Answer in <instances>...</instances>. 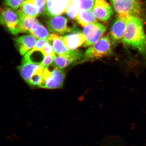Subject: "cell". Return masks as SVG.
<instances>
[{
    "label": "cell",
    "instance_id": "9c48e42d",
    "mask_svg": "<svg viewBox=\"0 0 146 146\" xmlns=\"http://www.w3.org/2000/svg\"><path fill=\"white\" fill-rule=\"evenodd\" d=\"M84 54L82 51H72L68 54L64 56L56 55L52 64L55 66L60 69L66 68L74 62L78 63L83 58Z\"/></svg>",
    "mask_w": 146,
    "mask_h": 146
},
{
    "label": "cell",
    "instance_id": "277c9868",
    "mask_svg": "<svg viewBox=\"0 0 146 146\" xmlns=\"http://www.w3.org/2000/svg\"><path fill=\"white\" fill-rule=\"evenodd\" d=\"M0 21L1 24L14 35L19 34L18 27L20 21L19 12L13 9L5 7L1 9Z\"/></svg>",
    "mask_w": 146,
    "mask_h": 146
},
{
    "label": "cell",
    "instance_id": "9a60e30c",
    "mask_svg": "<svg viewBox=\"0 0 146 146\" xmlns=\"http://www.w3.org/2000/svg\"><path fill=\"white\" fill-rule=\"evenodd\" d=\"M18 11L24 15L35 18L39 15L35 0H25Z\"/></svg>",
    "mask_w": 146,
    "mask_h": 146
},
{
    "label": "cell",
    "instance_id": "603a6c76",
    "mask_svg": "<svg viewBox=\"0 0 146 146\" xmlns=\"http://www.w3.org/2000/svg\"><path fill=\"white\" fill-rule=\"evenodd\" d=\"M55 56L51 55H46L44 57L42 62L41 63V65L43 68L45 69L47 67L51 65V63L53 62Z\"/></svg>",
    "mask_w": 146,
    "mask_h": 146
},
{
    "label": "cell",
    "instance_id": "5b68a950",
    "mask_svg": "<svg viewBox=\"0 0 146 146\" xmlns=\"http://www.w3.org/2000/svg\"><path fill=\"white\" fill-rule=\"evenodd\" d=\"M106 27L103 24L97 22L89 24L84 27L83 33L86 38L84 46H90L102 37L105 31Z\"/></svg>",
    "mask_w": 146,
    "mask_h": 146
},
{
    "label": "cell",
    "instance_id": "7c38bea8",
    "mask_svg": "<svg viewBox=\"0 0 146 146\" xmlns=\"http://www.w3.org/2000/svg\"><path fill=\"white\" fill-rule=\"evenodd\" d=\"M14 41L22 55L32 50L37 42V38L32 35L19 36L14 39Z\"/></svg>",
    "mask_w": 146,
    "mask_h": 146
},
{
    "label": "cell",
    "instance_id": "5bb4252c",
    "mask_svg": "<svg viewBox=\"0 0 146 146\" xmlns=\"http://www.w3.org/2000/svg\"><path fill=\"white\" fill-rule=\"evenodd\" d=\"M43 68L41 64L27 63L17 67V69L23 79L28 83L35 74Z\"/></svg>",
    "mask_w": 146,
    "mask_h": 146
},
{
    "label": "cell",
    "instance_id": "30bf717a",
    "mask_svg": "<svg viewBox=\"0 0 146 146\" xmlns=\"http://www.w3.org/2000/svg\"><path fill=\"white\" fill-rule=\"evenodd\" d=\"M93 11L97 19L103 21H107L113 14L112 9L106 0H96Z\"/></svg>",
    "mask_w": 146,
    "mask_h": 146
},
{
    "label": "cell",
    "instance_id": "d6986e66",
    "mask_svg": "<svg viewBox=\"0 0 146 146\" xmlns=\"http://www.w3.org/2000/svg\"><path fill=\"white\" fill-rule=\"evenodd\" d=\"M96 0H71V4L81 10H89L94 8Z\"/></svg>",
    "mask_w": 146,
    "mask_h": 146
},
{
    "label": "cell",
    "instance_id": "cb8c5ba5",
    "mask_svg": "<svg viewBox=\"0 0 146 146\" xmlns=\"http://www.w3.org/2000/svg\"><path fill=\"white\" fill-rule=\"evenodd\" d=\"M39 10V15H40L44 10L46 0H35Z\"/></svg>",
    "mask_w": 146,
    "mask_h": 146
},
{
    "label": "cell",
    "instance_id": "8fae6325",
    "mask_svg": "<svg viewBox=\"0 0 146 146\" xmlns=\"http://www.w3.org/2000/svg\"><path fill=\"white\" fill-rule=\"evenodd\" d=\"M64 43L69 50H76L78 47L85 43V36L83 33L74 31L62 37Z\"/></svg>",
    "mask_w": 146,
    "mask_h": 146
},
{
    "label": "cell",
    "instance_id": "52a82bcc",
    "mask_svg": "<svg viewBox=\"0 0 146 146\" xmlns=\"http://www.w3.org/2000/svg\"><path fill=\"white\" fill-rule=\"evenodd\" d=\"M71 0H46L43 14L49 17L59 16L66 12Z\"/></svg>",
    "mask_w": 146,
    "mask_h": 146
},
{
    "label": "cell",
    "instance_id": "ac0fdd59",
    "mask_svg": "<svg viewBox=\"0 0 146 146\" xmlns=\"http://www.w3.org/2000/svg\"><path fill=\"white\" fill-rule=\"evenodd\" d=\"M29 33L39 39L48 40L50 34L47 29L38 21L34 24Z\"/></svg>",
    "mask_w": 146,
    "mask_h": 146
},
{
    "label": "cell",
    "instance_id": "e0dca14e",
    "mask_svg": "<svg viewBox=\"0 0 146 146\" xmlns=\"http://www.w3.org/2000/svg\"><path fill=\"white\" fill-rule=\"evenodd\" d=\"M18 12L20 16V21L18 27L19 33H29L34 24L38 21L35 18L25 16L19 12Z\"/></svg>",
    "mask_w": 146,
    "mask_h": 146
},
{
    "label": "cell",
    "instance_id": "7402d4cb",
    "mask_svg": "<svg viewBox=\"0 0 146 146\" xmlns=\"http://www.w3.org/2000/svg\"><path fill=\"white\" fill-rule=\"evenodd\" d=\"M40 51L44 56L51 55L54 56H56L53 48L49 41L44 46Z\"/></svg>",
    "mask_w": 146,
    "mask_h": 146
},
{
    "label": "cell",
    "instance_id": "ffe728a7",
    "mask_svg": "<svg viewBox=\"0 0 146 146\" xmlns=\"http://www.w3.org/2000/svg\"><path fill=\"white\" fill-rule=\"evenodd\" d=\"M80 11L78 7L70 3L66 13L70 19H76Z\"/></svg>",
    "mask_w": 146,
    "mask_h": 146
},
{
    "label": "cell",
    "instance_id": "4fadbf2b",
    "mask_svg": "<svg viewBox=\"0 0 146 146\" xmlns=\"http://www.w3.org/2000/svg\"><path fill=\"white\" fill-rule=\"evenodd\" d=\"M48 41L52 45L55 53L58 56L68 54L72 51L69 50L64 43L62 36L55 34H50Z\"/></svg>",
    "mask_w": 146,
    "mask_h": 146
},
{
    "label": "cell",
    "instance_id": "3957f363",
    "mask_svg": "<svg viewBox=\"0 0 146 146\" xmlns=\"http://www.w3.org/2000/svg\"><path fill=\"white\" fill-rule=\"evenodd\" d=\"M65 76L64 72L52 64L44 70L43 81L40 88L48 89L61 88L64 85Z\"/></svg>",
    "mask_w": 146,
    "mask_h": 146
},
{
    "label": "cell",
    "instance_id": "ba28073f",
    "mask_svg": "<svg viewBox=\"0 0 146 146\" xmlns=\"http://www.w3.org/2000/svg\"><path fill=\"white\" fill-rule=\"evenodd\" d=\"M127 16L118 15L111 25L110 37L113 44L121 41L126 27Z\"/></svg>",
    "mask_w": 146,
    "mask_h": 146
},
{
    "label": "cell",
    "instance_id": "8992f818",
    "mask_svg": "<svg viewBox=\"0 0 146 146\" xmlns=\"http://www.w3.org/2000/svg\"><path fill=\"white\" fill-rule=\"evenodd\" d=\"M67 23L66 18L59 15L50 17L46 24L50 32L57 35H63L74 31V29L68 27Z\"/></svg>",
    "mask_w": 146,
    "mask_h": 146
},
{
    "label": "cell",
    "instance_id": "44dd1931",
    "mask_svg": "<svg viewBox=\"0 0 146 146\" xmlns=\"http://www.w3.org/2000/svg\"><path fill=\"white\" fill-rule=\"evenodd\" d=\"M25 0H5V5L14 10L19 8Z\"/></svg>",
    "mask_w": 146,
    "mask_h": 146
},
{
    "label": "cell",
    "instance_id": "2e32d148",
    "mask_svg": "<svg viewBox=\"0 0 146 146\" xmlns=\"http://www.w3.org/2000/svg\"><path fill=\"white\" fill-rule=\"evenodd\" d=\"M96 19L93 9L80 10L76 19L77 22L83 27H85L89 24L96 22Z\"/></svg>",
    "mask_w": 146,
    "mask_h": 146
},
{
    "label": "cell",
    "instance_id": "7a4b0ae2",
    "mask_svg": "<svg viewBox=\"0 0 146 146\" xmlns=\"http://www.w3.org/2000/svg\"><path fill=\"white\" fill-rule=\"evenodd\" d=\"M112 43L110 36L102 37L87 49L83 58L77 64L95 61L111 56L113 52Z\"/></svg>",
    "mask_w": 146,
    "mask_h": 146
},
{
    "label": "cell",
    "instance_id": "6da1fadb",
    "mask_svg": "<svg viewBox=\"0 0 146 146\" xmlns=\"http://www.w3.org/2000/svg\"><path fill=\"white\" fill-rule=\"evenodd\" d=\"M121 41L145 57L146 35L143 19L135 16H127L126 27Z\"/></svg>",
    "mask_w": 146,
    "mask_h": 146
}]
</instances>
